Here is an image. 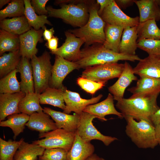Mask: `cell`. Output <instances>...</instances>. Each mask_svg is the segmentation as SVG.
Wrapping results in <instances>:
<instances>
[{"instance_id": "cell-1", "label": "cell", "mask_w": 160, "mask_h": 160, "mask_svg": "<svg viewBox=\"0 0 160 160\" xmlns=\"http://www.w3.org/2000/svg\"><path fill=\"white\" fill-rule=\"evenodd\" d=\"M141 59L137 55L116 52L106 48L103 44H96L87 46L81 49L79 57L75 62L79 69L96 65L117 63L120 60L135 62Z\"/></svg>"}, {"instance_id": "cell-2", "label": "cell", "mask_w": 160, "mask_h": 160, "mask_svg": "<svg viewBox=\"0 0 160 160\" xmlns=\"http://www.w3.org/2000/svg\"><path fill=\"white\" fill-rule=\"evenodd\" d=\"M159 95L119 99L116 106L125 119L130 117L151 123L152 116L160 108L157 101Z\"/></svg>"}, {"instance_id": "cell-3", "label": "cell", "mask_w": 160, "mask_h": 160, "mask_svg": "<svg viewBox=\"0 0 160 160\" xmlns=\"http://www.w3.org/2000/svg\"><path fill=\"white\" fill-rule=\"evenodd\" d=\"M95 2L92 0H66L67 4H60V8H54L50 6L46 8L49 16L61 19L68 24L80 28L88 22L89 6Z\"/></svg>"}, {"instance_id": "cell-4", "label": "cell", "mask_w": 160, "mask_h": 160, "mask_svg": "<svg viewBox=\"0 0 160 160\" xmlns=\"http://www.w3.org/2000/svg\"><path fill=\"white\" fill-rule=\"evenodd\" d=\"M98 4L94 3L89 7V17L87 23L82 27L68 30L76 37L83 39L87 46L96 44H103L105 37V23L98 14Z\"/></svg>"}, {"instance_id": "cell-5", "label": "cell", "mask_w": 160, "mask_h": 160, "mask_svg": "<svg viewBox=\"0 0 160 160\" xmlns=\"http://www.w3.org/2000/svg\"><path fill=\"white\" fill-rule=\"evenodd\" d=\"M126 120V134L138 148H154L158 145L155 127L151 122L144 119L137 121L130 117Z\"/></svg>"}, {"instance_id": "cell-6", "label": "cell", "mask_w": 160, "mask_h": 160, "mask_svg": "<svg viewBox=\"0 0 160 160\" xmlns=\"http://www.w3.org/2000/svg\"><path fill=\"white\" fill-rule=\"evenodd\" d=\"M51 58L47 51L40 56L35 55L31 58L35 92L39 94L49 87L52 68Z\"/></svg>"}, {"instance_id": "cell-7", "label": "cell", "mask_w": 160, "mask_h": 160, "mask_svg": "<svg viewBox=\"0 0 160 160\" xmlns=\"http://www.w3.org/2000/svg\"><path fill=\"white\" fill-rule=\"evenodd\" d=\"M76 132L67 131L62 129L57 128L50 132L39 133L40 140H34L32 143L46 149L60 148L68 152L73 143Z\"/></svg>"}, {"instance_id": "cell-8", "label": "cell", "mask_w": 160, "mask_h": 160, "mask_svg": "<svg viewBox=\"0 0 160 160\" xmlns=\"http://www.w3.org/2000/svg\"><path fill=\"white\" fill-rule=\"evenodd\" d=\"M79 124L76 133L84 141L90 142L91 140H96L101 141L107 146L118 139L115 137L102 134L94 126L93 120L98 117L89 113L82 112L80 115Z\"/></svg>"}, {"instance_id": "cell-9", "label": "cell", "mask_w": 160, "mask_h": 160, "mask_svg": "<svg viewBox=\"0 0 160 160\" xmlns=\"http://www.w3.org/2000/svg\"><path fill=\"white\" fill-rule=\"evenodd\" d=\"M124 68V64L117 63L96 65L85 69L81 77L97 82L106 83L110 79L119 78Z\"/></svg>"}, {"instance_id": "cell-10", "label": "cell", "mask_w": 160, "mask_h": 160, "mask_svg": "<svg viewBox=\"0 0 160 160\" xmlns=\"http://www.w3.org/2000/svg\"><path fill=\"white\" fill-rule=\"evenodd\" d=\"M100 16L106 23L124 28L136 26L139 23V17H132L126 15L114 0L104 9Z\"/></svg>"}, {"instance_id": "cell-11", "label": "cell", "mask_w": 160, "mask_h": 160, "mask_svg": "<svg viewBox=\"0 0 160 160\" xmlns=\"http://www.w3.org/2000/svg\"><path fill=\"white\" fill-rule=\"evenodd\" d=\"M75 69H79L75 62L69 61L55 55L49 87L58 89L63 88L65 87L63 82L64 79L69 73Z\"/></svg>"}, {"instance_id": "cell-12", "label": "cell", "mask_w": 160, "mask_h": 160, "mask_svg": "<svg viewBox=\"0 0 160 160\" xmlns=\"http://www.w3.org/2000/svg\"><path fill=\"white\" fill-rule=\"evenodd\" d=\"M103 97L100 94L90 99H83L78 93L68 90L65 87L63 97L65 107L63 112L69 114L73 111L80 115L87 106L97 103Z\"/></svg>"}, {"instance_id": "cell-13", "label": "cell", "mask_w": 160, "mask_h": 160, "mask_svg": "<svg viewBox=\"0 0 160 160\" xmlns=\"http://www.w3.org/2000/svg\"><path fill=\"white\" fill-rule=\"evenodd\" d=\"M65 33L66 37L65 42L56 52L51 53L69 61L75 62L79 57L80 48L84 41L68 31Z\"/></svg>"}, {"instance_id": "cell-14", "label": "cell", "mask_w": 160, "mask_h": 160, "mask_svg": "<svg viewBox=\"0 0 160 160\" xmlns=\"http://www.w3.org/2000/svg\"><path fill=\"white\" fill-rule=\"evenodd\" d=\"M44 30H35L33 28L25 33L19 35L20 47V53L23 57L31 59L36 55L38 49L36 45L38 42H42L43 40L42 37Z\"/></svg>"}, {"instance_id": "cell-15", "label": "cell", "mask_w": 160, "mask_h": 160, "mask_svg": "<svg viewBox=\"0 0 160 160\" xmlns=\"http://www.w3.org/2000/svg\"><path fill=\"white\" fill-rule=\"evenodd\" d=\"M123 71L118 80L108 88L110 93L113 96L114 100L124 98L125 89L137 78L134 73L133 68L127 61L124 62Z\"/></svg>"}, {"instance_id": "cell-16", "label": "cell", "mask_w": 160, "mask_h": 160, "mask_svg": "<svg viewBox=\"0 0 160 160\" xmlns=\"http://www.w3.org/2000/svg\"><path fill=\"white\" fill-rule=\"evenodd\" d=\"M133 70L135 74L139 76H145L160 80V55H148L141 59Z\"/></svg>"}, {"instance_id": "cell-17", "label": "cell", "mask_w": 160, "mask_h": 160, "mask_svg": "<svg viewBox=\"0 0 160 160\" xmlns=\"http://www.w3.org/2000/svg\"><path fill=\"white\" fill-rule=\"evenodd\" d=\"M43 112L49 115L55 121L57 128L69 132H76L80 120V115H70L44 107Z\"/></svg>"}, {"instance_id": "cell-18", "label": "cell", "mask_w": 160, "mask_h": 160, "mask_svg": "<svg viewBox=\"0 0 160 160\" xmlns=\"http://www.w3.org/2000/svg\"><path fill=\"white\" fill-rule=\"evenodd\" d=\"M136 86L127 90L132 95L131 97L148 96L160 93V80L145 76H140Z\"/></svg>"}, {"instance_id": "cell-19", "label": "cell", "mask_w": 160, "mask_h": 160, "mask_svg": "<svg viewBox=\"0 0 160 160\" xmlns=\"http://www.w3.org/2000/svg\"><path fill=\"white\" fill-rule=\"evenodd\" d=\"M114 100L113 95L109 93L105 100L98 103L88 105L83 112L95 115L103 121H107L105 116L108 115H114L120 119L123 118L122 114L116 109Z\"/></svg>"}, {"instance_id": "cell-20", "label": "cell", "mask_w": 160, "mask_h": 160, "mask_svg": "<svg viewBox=\"0 0 160 160\" xmlns=\"http://www.w3.org/2000/svg\"><path fill=\"white\" fill-rule=\"evenodd\" d=\"M25 94L23 92L0 94V121H4L8 116L21 113L18 105Z\"/></svg>"}, {"instance_id": "cell-21", "label": "cell", "mask_w": 160, "mask_h": 160, "mask_svg": "<svg viewBox=\"0 0 160 160\" xmlns=\"http://www.w3.org/2000/svg\"><path fill=\"white\" fill-rule=\"evenodd\" d=\"M25 126L32 130L39 133L47 132L57 129L55 123L50 119V116L43 111L35 112L30 115Z\"/></svg>"}, {"instance_id": "cell-22", "label": "cell", "mask_w": 160, "mask_h": 160, "mask_svg": "<svg viewBox=\"0 0 160 160\" xmlns=\"http://www.w3.org/2000/svg\"><path fill=\"white\" fill-rule=\"evenodd\" d=\"M95 147L82 140L76 133L73 145L68 152L66 160H85L94 153Z\"/></svg>"}, {"instance_id": "cell-23", "label": "cell", "mask_w": 160, "mask_h": 160, "mask_svg": "<svg viewBox=\"0 0 160 160\" xmlns=\"http://www.w3.org/2000/svg\"><path fill=\"white\" fill-rule=\"evenodd\" d=\"M134 2L139 9V23L160 20V0H135Z\"/></svg>"}, {"instance_id": "cell-24", "label": "cell", "mask_w": 160, "mask_h": 160, "mask_svg": "<svg viewBox=\"0 0 160 160\" xmlns=\"http://www.w3.org/2000/svg\"><path fill=\"white\" fill-rule=\"evenodd\" d=\"M29 60L22 57L17 68L20 74L21 91L25 94L35 92L32 67Z\"/></svg>"}, {"instance_id": "cell-25", "label": "cell", "mask_w": 160, "mask_h": 160, "mask_svg": "<svg viewBox=\"0 0 160 160\" xmlns=\"http://www.w3.org/2000/svg\"><path fill=\"white\" fill-rule=\"evenodd\" d=\"M137 26L124 28L119 47V53L136 55V50L137 48Z\"/></svg>"}, {"instance_id": "cell-26", "label": "cell", "mask_w": 160, "mask_h": 160, "mask_svg": "<svg viewBox=\"0 0 160 160\" xmlns=\"http://www.w3.org/2000/svg\"><path fill=\"white\" fill-rule=\"evenodd\" d=\"M124 28L122 27L105 24L104 31L105 39L103 44L106 49L119 53V49Z\"/></svg>"}, {"instance_id": "cell-27", "label": "cell", "mask_w": 160, "mask_h": 160, "mask_svg": "<svg viewBox=\"0 0 160 160\" xmlns=\"http://www.w3.org/2000/svg\"><path fill=\"white\" fill-rule=\"evenodd\" d=\"M0 28L9 32L20 35L30 30L32 27L24 15L0 20Z\"/></svg>"}, {"instance_id": "cell-28", "label": "cell", "mask_w": 160, "mask_h": 160, "mask_svg": "<svg viewBox=\"0 0 160 160\" xmlns=\"http://www.w3.org/2000/svg\"><path fill=\"white\" fill-rule=\"evenodd\" d=\"M45 149L42 146L33 143H29L24 140L16 151L13 160H38Z\"/></svg>"}, {"instance_id": "cell-29", "label": "cell", "mask_w": 160, "mask_h": 160, "mask_svg": "<svg viewBox=\"0 0 160 160\" xmlns=\"http://www.w3.org/2000/svg\"><path fill=\"white\" fill-rule=\"evenodd\" d=\"M65 87L58 89L50 87L47 88L40 95V104L50 105L63 110L65 107L63 97Z\"/></svg>"}, {"instance_id": "cell-30", "label": "cell", "mask_w": 160, "mask_h": 160, "mask_svg": "<svg viewBox=\"0 0 160 160\" xmlns=\"http://www.w3.org/2000/svg\"><path fill=\"white\" fill-rule=\"evenodd\" d=\"M7 117L6 120L0 121V126L11 128L14 133L13 138L15 140L20 134L23 132L30 116L20 113L13 114Z\"/></svg>"}, {"instance_id": "cell-31", "label": "cell", "mask_w": 160, "mask_h": 160, "mask_svg": "<svg viewBox=\"0 0 160 160\" xmlns=\"http://www.w3.org/2000/svg\"><path fill=\"white\" fill-rule=\"evenodd\" d=\"M40 95L35 92L26 94L18 105L20 112L30 116L35 112H43V108L40 105Z\"/></svg>"}, {"instance_id": "cell-32", "label": "cell", "mask_w": 160, "mask_h": 160, "mask_svg": "<svg viewBox=\"0 0 160 160\" xmlns=\"http://www.w3.org/2000/svg\"><path fill=\"white\" fill-rule=\"evenodd\" d=\"M0 57V77L1 78L15 70L19 63L22 56L20 50L4 53Z\"/></svg>"}, {"instance_id": "cell-33", "label": "cell", "mask_w": 160, "mask_h": 160, "mask_svg": "<svg viewBox=\"0 0 160 160\" xmlns=\"http://www.w3.org/2000/svg\"><path fill=\"white\" fill-rule=\"evenodd\" d=\"M156 21L152 19L139 23L137 28V41L143 39L160 40V29Z\"/></svg>"}, {"instance_id": "cell-34", "label": "cell", "mask_w": 160, "mask_h": 160, "mask_svg": "<svg viewBox=\"0 0 160 160\" xmlns=\"http://www.w3.org/2000/svg\"><path fill=\"white\" fill-rule=\"evenodd\" d=\"M19 35L1 29L0 30V55L5 52H12L20 50Z\"/></svg>"}, {"instance_id": "cell-35", "label": "cell", "mask_w": 160, "mask_h": 160, "mask_svg": "<svg viewBox=\"0 0 160 160\" xmlns=\"http://www.w3.org/2000/svg\"><path fill=\"white\" fill-rule=\"evenodd\" d=\"M25 11L24 15L26 18L29 25L36 30L43 28L45 24L52 25L47 19V15H39L37 14L33 9L31 4V0H24Z\"/></svg>"}, {"instance_id": "cell-36", "label": "cell", "mask_w": 160, "mask_h": 160, "mask_svg": "<svg viewBox=\"0 0 160 160\" xmlns=\"http://www.w3.org/2000/svg\"><path fill=\"white\" fill-rule=\"evenodd\" d=\"M17 72L16 69L0 79V94H12L21 91L20 82L16 77Z\"/></svg>"}, {"instance_id": "cell-37", "label": "cell", "mask_w": 160, "mask_h": 160, "mask_svg": "<svg viewBox=\"0 0 160 160\" xmlns=\"http://www.w3.org/2000/svg\"><path fill=\"white\" fill-rule=\"evenodd\" d=\"M22 138L19 141L9 139L6 141L0 138V160H13L15 154L22 142Z\"/></svg>"}, {"instance_id": "cell-38", "label": "cell", "mask_w": 160, "mask_h": 160, "mask_svg": "<svg viewBox=\"0 0 160 160\" xmlns=\"http://www.w3.org/2000/svg\"><path fill=\"white\" fill-rule=\"evenodd\" d=\"M25 7L24 0H12L4 9L0 11V20L7 17L24 16Z\"/></svg>"}, {"instance_id": "cell-39", "label": "cell", "mask_w": 160, "mask_h": 160, "mask_svg": "<svg viewBox=\"0 0 160 160\" xmlns=\"http://www.w3.org/2000/svg\"><path fill=\"white\" fill-rule=\"evenodd\" d=\"M137 47L148 55H160V40L143 39L137 41Z\"/></svg>"}, {"instance_id": "cell-40", "label": "cell", "mask_w": 160, "mask_h": 160, "mask_svg": "<svg viewBox=\"0 0 160 160\" xmlns=\"http://www.w3.org/2000/svg\"><path fill=\"white\" fill-rule=\"evenodd\" d=\"M77 83L80 87L86 92L91 95L102 89L105 85L104 82H97L82 77L77 79Z\"/></svg>"}, {"instance_id": "cell-41", "label": "cell", "mask_w": 160, "mask_h": 160, "mask_svg": "<svg viewBox=\"0 0 160 160\" xmlns=\"http://www.w3.org/2000/svg\"><path fill=\"white\" fill-rule=\"evenodd\" d=\"M68 152L64 149L56 148L46 149L38 160H66Z\"/></svg>"}, {"instance_id": "cell-42", "label": "cell", "mask_w": 160, "mask_h": 160, "mask_svg": "<svg viewBox=\"0 0 160 160\" xmlns=\"http://www.w3.org/2000/svg\"><path fill=\"white\" fill-rule=\"evenodd\" d=\"M48 0H32L31 1V6L35 12L39 15H48L46 5Z\"/></svg>"}, {"instance_id": "cell-43", "label": "cell", "mask_w": 160, "mask_h": 160, "mask_svg": "<svg viewBox=\"0 0 160 160\" xmlns=\"http://www.w3.org/2000/svg\"><path fill=\"white\" fill-rule=\"evenodd\" d=\"M58 40L57 36H54L45 44V45L50 50L51 53L55 52L57 50Z\"/></svg>"}, {"instance_id": "cell-44", "label": "cell", "mask_w": 160, "mask_h": 160, "mask_svg": "<svg viewBox=\"0 0 160 160\" xmlns=\"http://www.w3.org/2000/svg\"><path fill=\"white\" fill-rule=\"evenodd\" d=\"M42 28L44 30L43 36L44 39L48 41L51 39L54 36L53 35L55 32L54 28H52L48 29H47L45 26Z\"/></svg>"}, {"instance_id": "cell-45", "label": "cell", "mask_w": 160, "mask_h": 160, "mask_svg": "<svg viewBox=\"0 0 160 160\" xmlns=\"http://www.w3.org/2000/svg\"><path fill=\"white\" fill-rule=\"evenodd\" d=\"M116 3L120 8L125 9L128 7L132 5L134 3L135 0H116Z\"/></svg>"}, {"instance_id": "cell-46", "label": "cell", "mask_w": 160, "mask_h": 160, "mask_svg": "<svg viewBox=\"0 0 160 160\" xmlns=\"http://www.w3.org/2000/svg\"><path fill=\"white\" fill-rule=\"evenodd\" d=\"M113 0H97V3L100 5V8L98 10V14L100 16L104 9L110 5Z\"/></svg>"}, {"instance_id": "cell-47", "label": "cell", "mask_w": 160, "mask_h": 160, "mask_svg": "<svg viewBox=\"0 0 160 160\" xmlns=\"http://www.w3.org/2000/svg\"><path fill=\"white\" fill-rule=\"evenodd\" d=\"M151 121L154 126L160 123V108L152 116Z\"/></svg>"}, {"instance_id": "cell-48", "label": "cell", "mask_w": 160, "mask_h": 160, "mask_svg": "<svg viewBox=\"0 0 160 160\" xmlns=\"http://www.w3.org/2000/svg\"><path fill=\"white\" fill-rule=\"evenodd\" d=\"M156 138L158 144L160 145V123L154 126Z\"/></svg>"}, {"instance_id": "cell-49", "label": "cell", "mask_w": 160, "mask_h": 160, "mask_svg": "<svg viewBox=\"0 0 160 160\" xmlns=\"http://www.w3.org/2000/svg\"><path fill=\"white\" fill-rule=\"evenodd\" d=\"M85 160H106L105 159L100 157L95 153H93Z\"/></svg>"}, {"instance_id": "cell-50", "label": "cell", "mask_w": 160, "mask_h": 160, "mask_svg": "<svg viewBox=\"0 0 160 160\" xmlns=\"http://www.w3.org/2000/svg\"><path fill=\"white\" fill-rule=\"evenodd\" d=\"M10 0H0V9L7 4H8L11 1Z\"/></svg>"}]
</instances>
